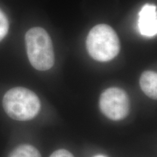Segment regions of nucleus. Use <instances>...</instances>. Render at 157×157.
I'll use <instances>...</instances> for the list:
<instances>
[{"mask_svg":"<svg viewBox=\"0 0 157 157\" xmlns=\"http://www.w3.org/2000/svg\"><path fill=\"white\" fill-rule=\"evenodd\" d=\"M3 108L6 113L17 121L34 119L40 110V101L34 92L24 87H15L4 95Z\"/></svg>","mask_w":157,"mask_h":157,"instance_id":"nucleus-1","label":"nucleus"},{"mask_svg":"<svg viewBox=\"0 0 157 157\" xmlns=\"http://www.w3.org/2000/svg\"><path fill=\"white\" fill-rule=\"evenodd\" d=\"M86 44L90 56L101 62L112 60L120 50V42L117 33L106 24L93 27L88 34Z\"/></svg>","mask_w":157,"mask_h":157,"instance_id":"nucleus-2","label":"nucleus"},{"mask_svg":"<svg viewBox=\"0 0 157 157\" xmlns=\"http://www.w3.org/2000/svg\"><path fill=\"white\" fill-rule=\"evenodd\" d=\"M27 54L31 66L39 71H47L53 66L55 55L52 41L44 29L35 27L25 34Z\"/></svg>","mask_w":157,"mask_h":157,"instance_id":"nucleus-3","label":"nucleus"},{"mask_svg":"<svg viewBox=\"0 0 157 157\" xmlns=\"http://www.w3.org/2000/svg\"><path fill=\"white\" fill-rule=\"evenodd\" d=\"M101 112L111 120L119 121L127 117L129 113L130 102L123 90L111 87L105 90L100 98Z\"/></svg>","mask_w":157,"mask_h":157,"instance_id":"nucleus-4","label":"nucleus"},{"mask_svg":"<svg viewBox=\"0 0 157 157\" xmlns=\"http://www.w3.org/2000/svg\"><path fill=\"white\" fill-rule=\"evenodd\" d=\"M138 28L143 36L151 37L157 34V8L153 5H145L139 13Z\"/></svg>","mask_w":157,"mask_h":157,"instance_id":"nucleus-5","label":"nucleus"},{"mask_svg":"<svg viewBox=\"0 0 157 157\" xmlns=\"http://www.w3.org/2000/svg\"><path fill=\"white\" fill-rule=\"evenodd\" d=\"M140 85L143 93L149 98H157V74L152 71L143 72L140 78Z\"/></svg>","mask_w":157,"mask_h":157,"instance_id":"nucleus-6","label":"nucleus"},{"mask_svg":"<svg viewBox=\"0 0 157 157\" xmlns=\"http://www.w3.org/2000/svg\"><path fill=\"white\" fill-rule=\"evenodd\" d=\"M9 157H42L35 147L31 145H21L15 148Z\"/></svg>","mask_w":157,"mask_h":157,"instance_id":"nucleus-7","label":"nucleus"},{"mask_svg":"<svg viewBox=\"0 0 157 157\" xmlns=\"http://www.w3.org/2000/svg\"><path fill=\"white\" fill-rule=\"evenodd\" d=\"M9 29V23L5 13L0 10V42L5 38Z\"/></svg>","mask_w":157,"mask_h":157,"instance_id":"nucleus-8","label":"nucleus"},{"mask_svg":"<svg viewBox=\"0 0 157 157\" xmlns=\"http://www.w3.org/2000/svg\"><path fill=\"white\" fill-rule=\"evenodd\" d=\"M50 157H74L71 153L65 149H59L52 153Z\"/></svg>","mask_w":157,"mask_h":157,"instance_id":"nucleus-9","label":"nucleus"},{"mask_svg":"<svg viewBox=\"0 0 157 157\" xmlns=\"http://www.w3.org/2000/svg\"><path fill=\"white\" fill-rule=\"evenodd\" d=\"M94 157H106V156H103V155H97V156H95Z\"/></svg>","mask_w":157,"mask_h":157,"instance_id":"nucleus-10","label":"nucleus"}]
</instances>
